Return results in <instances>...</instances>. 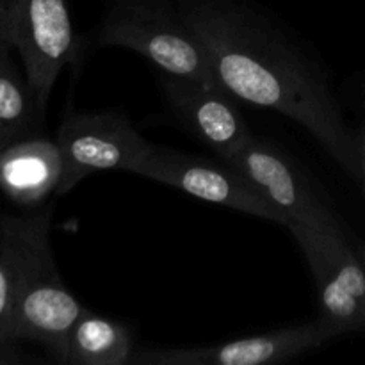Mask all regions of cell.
<instances>
[{
  "label": "cell",
  "instance_id": "6da1fadb",
  "mask_svg": "<svg viewBox=\"0 0 365 365\" xmlns=\"http://www.w3.org/2000/svg\"><path fill=\"white\" fill-rule=\"evenodd\" d=\"M214 78L241 102L305 128L351 178H360L351 130L327 68L278 21L246 0H177Z\"/></svg>",
  "mask_w": 365,
  "mask_h": 365
},
{
  "label": "cell",
  "instance_id": "7a4b0ae2",
  "mask_svg": "<svg viewBox=\"0 0 365 365\" xmlns=\"http://www.w3.org/2000/svg\"><path fill=\"white\" fill-rule=\"evenodd\" d=\"M95 43L134 50L168 75L216 82L177 0H110Z\"/></svg>",
  "mask_w": 365,
  "mask_h": 365
},
{
  "label": "cell",
  "instance_id": "3957f363",
  "mask_svg": "<svg viewBox=\"0 0 365 365\" xmlns=\"http://www.w3.org/2000/svg\"><path fill=\"white\" fill-rule=\"evenodd\" d=\"M319 294V319L335 339L365 331V264L342 223L291 225Z\"/></svg>",
  "mask_w": 365,
  "mask_h": 365
},
{
  "label": "cell",
  "instance_id": "277c9868",
  "mask_svg": "<svg viewBox=\"0 0 365 365\" xmlns=\"http://www.w3.org/2000/svg\"><path fill=\"white\" fill-rule=\"evenodd\" d=\"M0 39L20 53L25 77L45 109L59 73L77 56L70 0H9Z\"/></svg>",
  "mask_w": 365,
  "mask_h": 365
},
{
  "label": "cell",
  "instance_id": "5b68a950",
  "mask_svg": "<svg viewBox=\"0 0 365 365\" xmlns=\"http://www.w3.org/2000/svg\"><path fill=\"white\" fill-rule=\"evenodd\" d=\"M86 307L71 294L57 269L50 246V230L43 232L25 266L11 323V342L43 346L59 364L71 328Z\"/></svg>",
  "mask_w": 365,
  "mask_h": 365
},
{
  "label": "cell",
  "instance_id": "8992f818",
  "mask_svg": "<svg viewBox=\"0 0 365 365\" xmlns=\"http://www.w3.org/2000/svg\"><path fill=\"white\" fill-rule=\"evenodd\" d=\"M56 141L63 159L57 196L66 195L96 171H130L152 146L120 110L68 113Z\"/></svg>",
  "mask_w": 365,
  "mask_h": 365
},
{
  "label": "cell",
  "instance_id": "52a82bcc",
  "mask_svg": "<svg viewBox=\"0 0 365 365\" xmlns=\"http://www.w3.org/2000/svg\"><path fill=\"white\" fill-rule=\"evenodd\" d=\"M130 173L173 185L203 202L228 207L273 223L287 225L284 214L230 164L210 163L164 146H150Z\"/></svg>",
  "mask_w": 365,
  "mask_h": 365
},
{
  "label": "cell",
  "instance_id": "ba28073f",
  "mask_svg": "<svg viewBox=\"0 0 365 365\" xmlns=\"http://www.w3.org/2000/svg\"><path fill=\"white\" fill-rule=\"evenodd\" d=\"M223 163L248 178L284 214L287 228L291 225L327 227L341 221L294 160L266 139L253 135L245 148Z\"/></svg>",
  "mask_w": 365,
  "mask_h": 365
},
{
  "label": "cell",
  "instance_id": "9c48e42d",
  "mask_svg": "<svg viewBox=\"0 0 365 365\" xmlns=\"http://www.w3.org/2000/svg\"><path fill=\"white\" fill-rule=\"evenodd\" d=\"M321 319L223 344L187 349H135L130 365H264L291 360L334 341Z\"/></svg>",
  "mask_w": 365,
  "mask_h": 365
},
{
  "label": "cell",
  "instance_id": "30bf717a",
  "mask_svg": "<svg viewBox=\"0 0 365 365\" xmlns=\"http://www.w3.org/2000/svg\"><path fill=\"white\" fill-rule=\"evenodd\" d=\"M163 89L182 127L221 160L234 157L253 138L237 98L217 82L164 73Z\"/></svg>",
  "mask_w": 365,
  "mask_h": 365
},
{
  "label": "cell",
  "instance_id": "8fae6325",
  "mask_svg": "<svg viewBox=\"0 0 365 365\" xmlns=\"http://www.w3.org/2000/svg\"><path fill=\"white\" fill-rule=\"evenodd\" d=\"M63 159L56 139L29 135L0 150V189L21 207H39L57 196Z\"/></svg>",
  "mask_w": 365,
  "mask_h": 365
},
{
  "label": "cell",
  "instance_id": "7c38bea8",
  "mask_svg": "<svg viewBox=\"0 0 365 365\" xmlns=\"http://www.w3.org/2000/svg\"><path fill=\"white\" fill-rule=\"evenodd\" d=\"M52 214V205L31 216L0 214V349L14 346L9 335L21 278L32 246L43 232L50 230Z\"/></svg>",
  "mask_w": 365,
  "mask_h": 365
},
{
  "label": "cell",
  "instance_id": "4fadbf2b",
  "mask_svg": "<svg viewBox=\"0 0 365 365\" xmlns=\"http://www.w3.org/2000/svg\"><path fill=\"white\" fill-rule=\"evenodd\" d=\"M134 353V335L128 327L86 309L68 335L59 364L130 365Z\"/></svg>",
  "mask_w": 365,
  "mask_h": 365
},
{
  "label": "cell",
  "instance_id": "5bb4252c",
  "mask_svg": "<svg viewBox=\"0 0 365 365\" xmlns=\"http://www.w3.org/2000/svg\"><path fill=\"white\" fill-rule=\"evenodd\" d=\"M11 46L0 39V150L18 139L38 134L45 113L27 77L11 59Z\"/></svg>",
  "mask_w": 365,
  "mask_h": 365
},
{
  "label": "cell",
  "instance_id": "9a60e30c",
  "mask_svg": "<svg viewBox=\"0 0 365 365\" xmlns=\"http://www.w3.org/2000/svg\"><path fill=\"white\" fill-rule=\"evenodd\" d=\"M356 141H359V155H360V178L365 192V121L356 128Z\"/></svg>",
  "mask_w": 365,
  "mask_h": 365
},
{
  "label": "cell",
  "instance_id": "2e32d148",
  "mask_svg": "<svg viewBox=\"0 0 365 365\" xmlns=\"http://www.w3.org/2000/svg\"><path fill=\"white\" fill-rule=\"evenodd\" d=\"M21 362V356L18 355L16 349L13 348H2L0 349V365H11Z\"/></svg>",
  "mask_w": 365,
  "mask_h": 365
},
{
  "label": "cell",
  "instance_id": "e0dca14e",
  "mask_svg": "<svg viewBox=\"0 0 365 365\" xmlns=\"http://www.w3.org/2000/svg\"><path fill=\"white\" fill-rule=\"evenodd\" d=\"M355 95L359 100V106L365 110V73L360 75L359 81L355 82Z\"/></svg>",
  "mask_w": 365,
  "mask_h": 365
},
{
  "label": "cell",
  "instance_id": "ac0fdd59",
  "mask_svg": "<svg viewBox=\"0 0 365 365\" xmlns=\"http://www.w3.org/2000/svg\"><path fill=\"white\" fill-rule=\"evenodd\" d=\"M7 2H9V0H0V21H2V16H4V13H6Z\"/></svg>",
  "mask_w": 365,
  "mask_h": 365
},
{
  "label": "cell",
  "instance_id": "d6986e66",
  "mask_svg": "<svg viewBox=\"0 0 365 365\" xmlns=\"http://www.w3.org/2000/svg\"><path fill=\"white\" fill-rule=\"evenodd\" d=\"M360 257H362V260H364V264H365V248H364V252H360Z\"/></svg>",
  "mask_w": 365,
  "mask_h": 365
}]
</instances>
